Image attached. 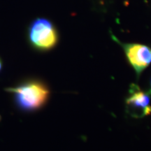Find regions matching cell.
<instances>
[{"instance_id":"obj_1","label":"cell","mask_w":151,"mask_h":151,"mask_svg":"<svg viewBox=\"0 0 151 151\" xmlns=\"http://www.w3.org/2000/svg\"><path fill=\"white\" fill-rule=\"evenodd\" d=\"M6 91L14 95L16 106L23 111H34L41 108L49 96L48 88L37 81H27L17 86L7 88Z\"/></svg>"},{"instance_id":"obj_2","label":"cell","mask_w":151,"mask_h":151,"mask_svg":"<svg viewBox=\"0 0 151 151\" xmlns=\"http://www.w3.org/2000/svg\"><path fill=\"white\" fill-rule=\"evenodd\" d=\"M27 35L30 44L41 51L51 50L58 41L56 28L52 22L46 18L35 19L29 25Z\"/></svg>"},{"instance_id":"obj_3","label":"cell","mask_w":151,"mask_h":151,"mask_svg":"<svg viewBox=\"0 0 151 151\" xmlns=\"http://www.w3.org/2000/svg\"><path fill=\"white\" fill-rule=\"evenodd\" d=\"M116 41L122 46L129 63L137 75H139L151 63V48L145 45L137 43H122Z\"/></svg>"},{"instance_id":"obj_4","label":"cell","mask_w":151,"mask_h":151,"mask_svg":"<svg viewBox=\"0 0 151 151\" xmlns=\"http://www.w3.org/2000/svg\"><path fill=\"white\" fill-rule=\"evenodd\" d=\"M129 113L135 118H141L151 113L150 97L148 94L141 91L135 85H132L129 96L126 100Z\"/></svg>"},{"instance_id":"obj_5","label":"cell","mask_w":151,"mask_h":151,"mask_svg":"<svg viewBox=\"0 0 151 151\" xmlns=\"http://www.w3.org/2000/svg\"><path fill=\"white\" fill-rule=\"evenodd\" d=\"M2 68H3V62H2V60H1V58H0V72H1Z\"/></svg>"}]
</instances>
